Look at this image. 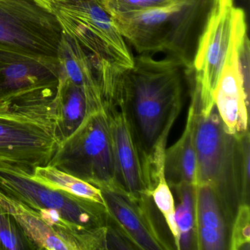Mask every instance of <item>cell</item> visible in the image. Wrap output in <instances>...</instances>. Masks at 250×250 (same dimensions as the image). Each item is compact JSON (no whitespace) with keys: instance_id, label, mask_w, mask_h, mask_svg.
Here are the masks:
<instances>
[{"instance_id":"16","label":"cell","mask_w":250,"mask_h":250,"mask_svg":"<svg viewBox=\"0 0 250 250\" xmlns=\"http://www.w3.org/2000/svg\"><path fill=\"white\" fill-rule=\"evenodd\" d=\"M197 107L191 99L187 124L181 137L166 149L164 161L165 178L170 188L181 184H197V153L195 146Z\"/></svg>"},{"instance_id":"15","label":"cell","mask_w":250,"mask_h":250,"mask_svg":"<svg viewBox=\"0 0 250 250\" xmlns=\"http://www.w3.org/2000/svg\"><path fill=\"white\" fill-rule=\"evenodd\" d=\"M197 250L228 249L229 228L216 194L206 184L194 187Z\"/></svg>"},{"instance_id":"10","label":"cell","mask_w":250,"mask_h":250,"mask_svg":"<svg viewBox=\"0 0 250 250\" xmlns=\"http://www.w3.org/2000/svg\"><path fill=\"white\" fill-rule=\"evenodd\" d=\"M0 189L35 210H57L65 219L84 228H102L107 225L109 213L105 206L49 189L31 180L0 172Z\"/></svg>"},{"instance_id":"5","label":"cell","mask_w":250,"mask_h":250,"mask_svg":"<svg viewBox=\"0 0 250 250\" xmlns=\"http://www.w3.org/2000/svg\"><path fill=\"white\" fill-rule=\"evenodd\" d=\"M49 165L97 187L115 184V155L107 109L87 112L78 128L61 141Z\"/></svg>"},{"instance_id":"26","label":"cell","mask_w":250,"mask_h":250,"mask_svg":"<svg viewBox=\"0 0 250 250\" xmlns=\"http://www.w3.org/2000/svg\"><path fill=\"white\" fill-rule=\"evenodd\" d=\"M65 1H77V0H58V2H65Z\"/></svg>"},{"instance_id":"24","label":"cell","mask_w":250,"mask_h":250,"mask_svg":"<svg viewBox=\"0 0 250 250\" xmlns=\"http://www.w3.org/2000/svg\"><path fill=\"white\" fill-rule=\"evenodd\" d=\"M36 3L39 4L41 6L43 7L47 11H50L52 13V8L54 5L58 2V0H34Z\"/></svg>"},{"instance_id":"12","label":"cell","mask_w":250,"mask_h":250,"mask_svg":"<svg viewBox=\"0 0 250 250\" xmlns=\"http://www.w3.org/2000/svg\"><path fill=\"white\" fill-rule=\"evenodd\" d=\"M110 117L115 162V184L130 194L150 196L154 187L153 169L140 150L124 109H107Z\"/></svg>"},{"instance_id":"23","label":"cell","mask_w":250,"mask_h":250,"mask_svg":"<svg viewBox=\"0 0 250 250\" xmlns=\"http://www.w3.org/2000/svg\"><path fill=\"white\" fill-rule=\"evenodd\" d=\"M100 2L104 9L111 17L127 15L164 6V5L152 2L150 0H100Z\"/></svg>"},{"instance_id":"21","label":"cell","mask_w":250,"mask_h":250,"mask_svg":"<svg viewBox=\"0 0 250 250\" xmlns=\"http://www.w3.org/2000/svg\"><path fill=\"white\" fill-rule=\"evenodd\" d=\"M250 209L248 203H241L229 229L228 250H250Z\"/></svg>"},{"instance_id":"3","label":"cell","mask_w":250,"mask_h":250,"mask_svg":"<svg viewBox=\"0 0 250 250\" xmlns=\"http://www.w3.org/2000/svg\"><path fill=\"white\" fill-rule=\"evenodd\" d=\"M195 146L196 185L206 184L211 187L230 229L240 205L249 204V134H229L214 105L207 113L197 111Z\"/></svg>"},{"instance_id":"17","label":"cell","mask_w":250,"mask_h":250,"mask_svg":"<svg viewBox=\"0 0 250 250\" xmlns=\"http://www.w3.org/2000/svg\"><path fill=\"white\" fill-rule=\"evenodd\" d=\"M58 129L62 140L71 135L81 124L87 112V99L82 87L63 76H59L55 93Z\"/></svg>"},{"instance_id":"7","label":"cell","mask_w":250,"mask_h":250,"mask_svg":"<svg viewBox=\"0 0 250 250\" xmlns=\"http://www.w3.org/2000/svg\"><path fill=\"white\" fill-rule=\"evenodd\" d=\"M52 13L62 33L77 41L95 60L125 69L134 65L125 39L100 0L57 2Z\"/></svg>"},{"instance_id":"8","label":"cell","mask_w":250,"mask_h":250,"mask_svg":"<svg viewBox=\"0 0 250 250\" xmlns=\"http://www.w3.org/2000/svg\"><path fill=\"white\" fill-rule=\"evenodd\" d=\"M62 34L55 15L34 0H0V46L58 61Z\"/></svg>"},{"instance_id":"9","label":"cell","mask_w":250,"mask_h":250,"mask_svg":"<svg viewBox=\"0 0 250 250\" xmlns=\"http://www.w3.org/2000/svg\"><path fill=\"white\" fill-rule=\"evenodd\" d=\"M99 188L103 194L105 207L109 216L137 250L175 248L156 220L151 197L130 194L116 184L102 185Z\"/></svg>"},{"instance_id":"1","label":"cell","mask_w":250,"mask_h":250,"mask_svg":"<svg viewBox=\"0 0 250 250\" xmlns=\"http://www.w3.org/2000/svg\"><path fill=\"white\" fill-rule=\"evenodd\" d=\"M189 70L172 58L149 54L134 58L131 68L112 66L111 107L126 113L142 153L156 169L164 165L168 136L181 112L184 83Z\"/></svg>"},{"instance_id":"25","label":"cell","mask_w":250,"mask_h":250,"mask_svg":"<svg viewBox=\"0 0 250 250\" xmlns=\"http://www.w3.org/2000/svg\"><path fill=\"white\" fill-rule=\"evenodd\" d=\"M152 2H156V3L160 4V5H168V4L171 3L173 2L175 0H150Z\"/></svg>"},{"instance_id":"4","label":"cell","mask_w":250,"mask_h":250,"mask_svg":"<svg viewBox=\"0 0 250 250\" xmlns=\"http://www.w3.org/2000/svg\"><path fill=\"white\" fill-rule=\"evenodd\" d=\"M213 0H175L168 5L112 17L139 54L162 53L192 71L199 41Z\"/></svg>"},{"instance_id":"22","label":"cell","mask_w":250,"mask_h":250,"mask_svg":"<svg viewBox=\"0 0 250 250\" xmlns=\"http://www.w3.org/2000/svg\"><path fill=\"white\" fill-rule=\"evenodd\" d=\"M32 249L13 216L0 207V250Z\"/></svg>"},{"instance_id":"11","label":"cell","mask_w":250,"mask_h":250,"mask_svg":"<svg viewBox=\"0 0 250 250\" xmlns=\"http://www.w3.org/2000/svg\"><path fill=\"white\" fill-rule=\"evenodd\" d=\"M247 35L245 12L240 16L233 46L227 58L213 94L218 113L229 134L241 136L249 131L250 80L241 72L238 46Z\"/></svg>"},{"instance_id":"19","label":"cell","mask_w":250,"mask_h":250,"mask_svg":"<svg viewBox=\"0 0 250 250\" xmlns=\"http://www.w3.org/2000/svg\"><path fill=\"white\" fill-rule=\"evenodd\" d=\"M174 189L179 201L175 208V221L179 232V250H197L194 187L184 184Z\"/></svg>"},{"instance_id":"2","label":"cell","mask_w":250,"mask_h":250,"mask_svg":"<svg viewBox=\"0 0 250 250\" xmlns=\"http://www.w3.org/2000/svg\"><path fill=\"white\" fill-rule=\"evenodd\" d=\"M56 87H43L0 99V172L30 180L49 165L62 138Z\"/></svg>"},{"instance_id":"18","label":"cell","mask_w":250,"mask_h":250,"mask_svg":"<svg viewBox=\"0 0 250 250\" xmlns=\"http://www.w3.org/2000/svg\"><path fill=\"white\" fill-rule=\"evenodd\" d=\"M30 180L49 189L62 191L105 206L99 187L52 165L38 167Z\"/></svg>"},{"instance_id":"20","label":"cell","mask_w":250,"mask_h":250,"mask_svg":"<svg viewBox=\"0 0 250 250\" xmlns=\"http://www.w3.org/2000/svg\"><path fill=\"white\" fill-rule=\"evenodd\" d=\"M170 187L165 178L164 167L155 174V184L150 195L152 200L163 215L167 226L173 238L175 249L179 250V232L175 221V206Z\"/></svg>"},{"instance_id":"6","label":"cell","mask_w":250,"mask_h":250,"mask_svg":"<svg viewBox=\"0 0 250 250\" xmlns=\"http://www.w3.org/2000/svg\"><path fill=\"white\" fill-rule=\"evenodd\" d=\"M242 11L234 0H213L192 64L191 98L199 112L207 113L214 106L213 94L233 46Z\"/></svg>"},{"instance_id":"14","label":"cell","mask_w":250,"mask_h":250,"mask_svg":"<svg viewBox=\"0 0 250 250\" xmlns=\"http://www.w3.org/2000/svg\"><path fill=\"white\" fill-rule=\"evenodd\" d=\"M58 59L60 75L84 90L87 111L106 108L98 75L97 61L64 33L58 47Z\"/></svg>"},{"instance_id":"13","label":"cell","mask_w":250,"mask_h":250,"mask_svg":"<svg viewBox=\"0 0 250 250\" xmlns=\"http://www.w3.org/2000/svg\"><path fill=\"white\" fill-rule=\"evenodd\" d=\"M59 76L58 61L0 46V99L35 89L58 87Z\"/></svg>"},{"instance_id":"27","label":"cell","mask_w":250,"mask_h":250,"mask_svg":"<svg viewBox=\"0 0 250 250\" xmlns=\"http://www.w3.org/2000/svg\"><path fill=\"white\" fill-rule=\"evenodd\" d=\"M1 196H2V191L0 190V197H1Z\"/></svg>"}]
</instances>
